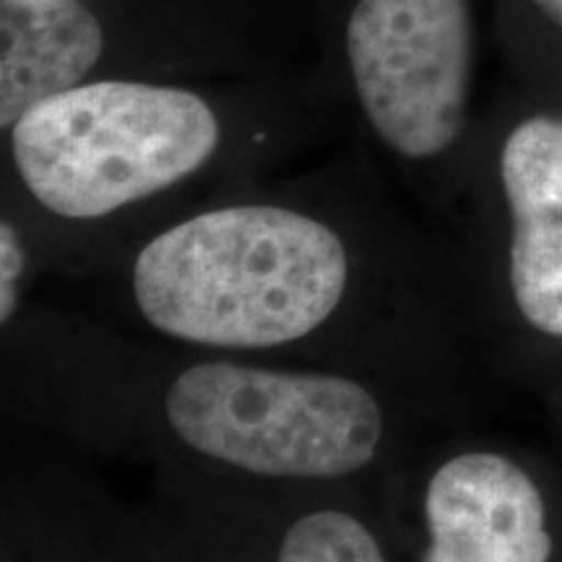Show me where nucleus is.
Wrapping results in <instances>:
<instances>
[{
    "label": "nucleus",
    "instance_id": "obj_3",
    "mask_svg": "<svg viewBox=\"0 0 562 562\" xmlns=\"http://www.w3.org/2000/svg\"><path fill=\"white\" fill-rule=\"evenodd\" d=\"M13 172L55 229H91L175 191L220 157L214 104L178 87L91 81L34 104L9 128Z\"/></svg>",
    "mask_w": 562,
    "mask_h": 562
},
{
    "label": "nucleus",
    "instance_id": "obj_10",
    "mask_svg": "<svg viewBox=\"0 0 562 562\" xmlns=\"http://www.w3.org/2000/svg\"><path fill=\"white\" fill-rule=\"evenodd\" d=\"M533 3H537L547 16H552L562 26V0H533Z\"/></svg>",
    "mask_w": 562,
    "mask_h": 562
},
{
    "label": "nucleus",
    "instance_id": "obj_2",
    "mask_svg": "<svg viewBox=\"0 0 562 562\" xmlns=\"http://www.w3.org/2000/svg\"><path fill=\"white\" fill-rule=\"evenodd\" d=\"M125 334L364 375L425 406L435 271L406 243L286 201H232L125 240L63 281Z\"/></svg>",
    "mask_w": 562,
    "mask_h": 562
},
{
    "label": "nucleus",
    "instance_id": "obj_6",
    "mask_svg": "<svg viewBox=\"0 0 562 562\" xmlns=\"http://www.w3.org/2000/svg\"><path fill=\"white\" fill-rule=\"evenodd\" d=\"M510 305L533 334L562 339V117L518 123L501 151Z\"/></svg>",
    "mask_w": 562,
    "mask_h": 562
},
{
    "label": "nucleus",
    "instance_id": "obj_7",
    "mask_svg": "<svg viewBox=\"0 0 562 562\" xmlns=\"http://www.w3.org/2000/svg\"><path fill=\"white\" fill-rule=\"evenodd\" d=\"M102 26L79 0L0 3V128L83 83L102 58Z\"/></svg>",
    "mask_w": 562,
    "mask_h": 562
},
{
    "label": "nucleus",
    "instance_id": "obj_4",
    "mask_svg": "<svg viewBox=\"0 0 562 562\" xmlns=\"http://www.w3.org/2000/svg\"><path fill=\"white\" fill-rule=\"evenodd\" d=\"M347 55L370 128L406 161H430L467 125L472 26L467 0H360Z\"/></svg>",
    "mask_w": 562,
    "mask_h": 562
},
{
    "label": "nucleus",
    "instance_id": "obj_5",
    "mask_svg": "<svg viewBox=\"0 0 562 562\" xmlns=\"http://www.w3.org/2000/svg\"><path fill=\"white\" fill-rule=\"evenodd\" d=\"M425 547L419 562H550L554 542L542 487L510 456L467 448L409 463Z\"/></svg>",
    "mask_w": 562,
    "mask_h": 562
},
{
    "label": "nucleus",
    "instance_id": "obj_1",
    "mask_svg": "<svg viewBox=\"0 0 562 562\" xmlns=\"http://www.w3.org/2000/svg\"><path fill=\"white\" fill-rule=\"evenodd\" d=\"M0 336L5 425L87 459L378 490L414 459L425 406L372 378L170 347L37 297Z\"/></svg>",
    "mask_w": 562,
    "mask_h": 562
},
{
    "label": "nucleus",
    "instance_id": "obj_9",
    "mask_svg": "<svg viewBox=\"0 0 562 562\" xmlns=\"http://www.w3.org/2000/svg\"><path fill=\"white\" fill-rule=\"evenodd\" d=\"M42 279L45 269L30 229L16 216L5 214L0 220V328L37 297Z\"/></svg>",
    "mask_w": 562,
    "mask_h": 562
},
{
    "label": "nucleus",
    "instance_id": "obj_8",
    "mask_svg": "<svg viewBox=\"0 0 562 562\" xmlns=\"http://www.w3.org/2000/svg\"><path fill=\"white\" fill-rule=\"evenodd\" d=\"M240 482L269 537V562H389L375 526L378 487Z\"/></svg>",
    "mask_w": 562,
    "mask_h": 562
}]
</instances>
